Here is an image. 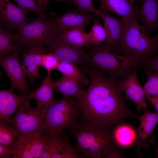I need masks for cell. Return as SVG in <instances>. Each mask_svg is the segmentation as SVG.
Instances as JSON below:
<instances>
[{"label":"cell","mask_w":158,"mask_h":158,"mask_svg":"<svg viewBox=\"0 0 158 158\" xmlns=\"http://www.w3.org/2000/svg\"><path fill=\"white\" fill-rule=\"evenodd\" d=\"M81 70L90 81L82 96L75 101L82 122L112 130L124 120L135 117L125 103L118 78L107 77L97 69L84 67Z\"/></svg>","instance_id":"obj_1"},{"label":"cell","mask_w":158,"mask_h":158,"mask_svg":"<svg viewBox=\"0 0 158 158\" xmlns=\"http://www.w3.org/2000/svg\"><path fill=\"white\" fill-rule=\"evenodd\" d=\"M111 131L83 122H77L69 133L75 138L76 152L84 157L99 158L104 157L116 147Z\"/></svg>","instance_id":"obj_2"},{"label":"cell","mask_w":158,"mask_h":158,"mask_svg":"<svg viewBox=\"0 0 158 158\" xmlns=\"http://www.w3.org/2000/svg\"><path fill=\"white\" fill-rule=\"evenodd\" d=\"M87 51L83 67L97 69L116 78H127L135 70L143 66L138 59L111 53L91 44Z\"/></svg>","instance_id":"obj_3"},{"label":"cell","mask_w":158,"mask_h":158,"mask_svg":"<svg viewBox=\"0 0 158 158\" xmlns=\"http://www.w3.org/2000/svg\"><path fill=\"white\" fill-rule=\"evenodd\" d=\"M158 53V35L151 38L137 20L126 24L119 47L115 53L135 57L143 66Z\"/></svg>","instance_id":"obj_4"},{"label":"cell","mask_w":158,"mask_h":158,"mask_svg":"<svg viewBox=\"0 0 158 158\" xmlns=\"http://www.w3.org/2000/svg\"><path fill=\"white\" fill-rule=\"evenodd\" d=\"M74 99L63 96L45 109L46 128L48 134L59 132L66 128L71 129L75 126L80 112L75 105Z\"/></svg>","instance_id":"obj_5"},{"label":"cell","mask_w":158,"mask_h":158,"mask_svg":"<svg viewBox=\"0 0 158 158\" xmlns=\"http://www.w3.org/2000/svg\"><path fill=\"white\" fill-rule=\"evenodd\" d=\"M53 16L38 15L37 18L22 27L17 33L22 45L47 46L53 42L57 35L53 28Z\"/></svg>","instance_id":"obj_6"},{"label":"cell","mask_w":158,"mask_h":158,"mask_svg":"<svg viewBox=\"0 0 158 158\" xmlns=\"http://www.w3.org/2000/svg\"><path fill=\"white\" fill-rule=\"evenodd\" d=\"M45 110L37 106L31 107L27 100L20 105L15 115L6 124L13 127L20 134L46 130Z\"/></svg>","instance_id":"obj_7"},{"label":"cell","mask_w":158,"mask_h":158,"mask_svg":"<svg viewBox=\"0 0 158 158\" xmlns=\"http://www.w3.org/2000/svg\"><path fill=\"white\" fill-rule=\"evenodd\" d=\"M49 135L46 130L20 134L12 147V158H39Z\"/></svg>","instance_id":"obj_8"},{"label":"cell","mask_w":158,"mask_h":158,"mask_svg":"<svg viewBox=\"0 0 158 158\" xmlns=\"http://www.w3.org/2000/svg\"><path fill=\"white\" fill-rule=\"evenodd\" d=\"M64 130L49 134L40 158H83L77 154Z\"/></svg>","instance_id":"obj_9"},{"label":"cell","mask_w":158,"mask_h":158,"mask_svg":"<svg viewBox=\"0 0 158 158\" xmlns=\"http://www.w3.org/2000/svg\"><path fill=\"white\" fill-rule=\"evenodd\" d=\"M19 52L17 51L10 55L0 56V64L11 80L10 88L13 89L17 88L21 95H28L30 90L26 81V75L18 59Z\"/></svg>","instance_id":"obj_10"},{"label":"cell","mask_w":158,"mask_h":158,"mask_svg":"<svg viewBox=\"0 0 158 158\" xmlns=\"http://www.w3.org/2000/svg\"><path fill=\"white\" fill-rule=\"evenodd\" d=\"M99 11L97 15L103 22L106 35L105 44L102 47L105 49L115 53L119 47L125 22L123 19L116 18L106 11Z\"/></svg>","instance_id":"obj_11"},{"label":"cell","mask_w":158,"mask_h":158,"mask_svg":"<svg viewBox=\"0 0 158 158\" xmlns=\"http://www.w3.org/2000/svg\"><path fill=\"white\" fill-rule=\"evenodd\" d=\"M47 46L49 52L53 54L60 62L73 63L80 69L84 66L87 51L86 47L71 46L57 37Z\"/></svg>","instance_id":"obj_12"},{"label":"cell","mask_w":158,"mask_h":158,"mask_svg":"<svg viewBox=\"0 0 158 158\" xmlns=\"http://www.w3.org/2000/svg\"><path fill=\"white\" fill-rule=\"evenodd\" d=\"M49 52L44 46L34 45L28 47L22 53V68L34 87L35 80L43 78L39 71L41 59L44 54Z\"/></svg>","instance_id":"obj_13"},{"label":"cell","mask_w":158,"mask_h":158,"mask_svg":"<svg viewBox=\"0 0 158 158\" xmlns=\"http://www.w3.org/2000/svg\"><path fill=\"white\" fill-rule=\"evenodd\" d=\"M53 16V25L55 32L57 33L64 30L75 28L85 30L86 26L90 25V21L98 16L94 13L88 14L81 13L77 10H68L63 15L57 17Z\"/></svg>","instance_id":"obj_14"},{"label":"cell","mask_w":158,"mask_h":158,"mask_svg":"<svg viewBox=\"0 0 158 158\" xmlns=\"http://www.w3.org/2000/svg\"><path fill=\"white\" fill-rule=\"evenodd\" d=\"M24 12L9 0H0V18L1 24L9 30L18 31L29 21Z\"/></svg>","instance_id":"obj_15"},{"label":"cell","mask_w":158,"mask_h":158,"mask_svg":"<svg viewBox=\"0 0 158 158\" xmlns=\"http://www.w3.org/2000/svg\"><path fill=\"white\" fill-rule=\"evenodd\" d=\"M138 70H134L127 78L119 81L118 85L120 90L125 92V98L135 102L139 112L142 108H147V105L143 88L137 77Z\"/></svg>","instance_id":"obj_16"},{"label":"cell","mask_w":158,"mask_h":158,"mask_svg":"<svg viewBox=\"0 0 158 158\" xmlns=\"http://www.w3.org/2000/svg\"><path fill=\"white\" fill-rule=\"evenodd\" d=\"M140 7L136 6L137 18L142 23L143 31L149 35L153 30L158 29V0H140Z\"/></svg>","instance_id":"obj_17"},{"label":"cell","mask_w":158,"mask_h":158,"mask_svg":"<svg viewBox=\"0 0 158 158\" xmlns=\"http://www.w3.org/2000/svg\"><path fill=\"white\" fill-rule=\"evenodd\" d=\"M28 95L15 94L11 89L0 91V121L7 124L20 105L28 100Z\"/></svg>","instance_id":"obj_18"},{"label":"cell","mask_w":158,"mask_h":158,"mask_svg":"<svg viewBox=\"0 0 158 158\" xmlns=\"http://www.w3.org/2000/svg\"><path fill=\"white\" fill-rule=\"evenodd\" d=\"M101 6L98 9L112 12L121 16L126 24L137 20L136 7L128 0H99Z\"/></svg>","instance_id":"obj_19"},{"label":"cell","mask_w":158,"mask_h":158,"mask_svg":"<svg viewBox=\"0 0 158 158\" xmlns=\"http://www.w3.org/2000/svg\"><path fill=\"white\" fill-rule=\"evenodd\" d=\"M55 89V83L52 79L51 73L47 72L40 87L28 95V99H35L36 106L45 109L56 100L53 97Z\"/></svg>","instance_id":"obj_20"},{"label":"cell","mask_w":158,"mask_h":158,"mask_svg":"<svg viewBox=\"0 0 158 158\" xmlns=\"http://www.w3.org/2000/svg\"><path fill=\"white\" fill-rule=\"evenodd\" d=\"M144 114L141 116H135L138 119L140 124L139 127L137 142L138 145L146 149L148 147L147 142L148 137L153 136L154 128L158 123V113H152L147 108L145 109Z\"/></svg>","instance_id":"obj_21"},{"label":"cell","mask_w":158,"mask_h":158,"mask_svg":"<svg viewBox=\"0 0 158 158\" xmlns=\"http://www.w3.org/2000/svg\"><path fill=\"white\" fill-rule=\"evenodd\" d=\"M58 37L70 45L77 48L89 47L91 44L85 30L75 28L63 30L57 33Z\"/></svg>","instance_id":"obj_22"},{"label":"cell","mask_w":158,"mask_h":158,"mask_svg":"<svg viewBox=\"0 0 158 158\" xmlns=\"http://www.w3.org/2000/svg\"><path fill=\"white\" fill-rule=\"evenodd\" d=\"M55 85L56 93H61L63 97H71L75 100L80 98L84 91L80 88L76 80L63 75Z\"/></svg>","instance_id":"obj_23"},{"label":"cell","mask_w":158,"mask_h":158,"mask_svg":"<svg viewBox=\"0 0 158 158\" xmlns=\"http://www.w3.org/2000/svg\"><path fill=\"white\" fill-rule=\"evenodd\" d=\"M19 35L13 33L4 29L1 24L0 26V56L8 55L15 51H20L22 46Z\"/></svg>","instance_id":"obj_24"},{"label":"cell","mask_w":158,"mask_h":158,"mask_svg":"<svg viewBox=\"0 0 158 158\" xmlns=\"http://www.w3.org/2000/svg\"><path fill=\"white\" fill-rule=\"evenodd\" d=\"M115 145L122 147L131 145L135 140L136 134L134 130L126 125L118 124L111 131Z\"/></svg>","instance_id":"obj_25"},{"label":"cell","mask_w":158,"mask_h":158,"mask_svg":"<svg viewBox=\"0 0 158 158\" xmlns=\"http://www.w3.org/2000/svg\"><path fill=\"white\" fill-rule=\"evenodd\" d=\"M62 75L76 80L80 87H83L89 83V80L85 78L86 75L75 65L70 63L59 62L56 69Z\"/></svg>","instance_id":"obj_26"},{"label":"cell","mask_w":158,"mask_h":158,"mask_svg":"<svg viewBox=\"0 0 158 158\" xmlns=\"http://www.w3.org/2000/svg\"><path fill=\"white\" fill-rule=\"evenodd\" d=\"M7 125L0 121V145L12 148L20 133L13 127Z\"/></svg>","instance_id":"obj_27"},{"label":"cell","mask_w":158,"mask_h":158,"mask_svg":"<svg viewBox=\"0 0 158 158\" xmlns=\"http://www.w3.org/2000/svg\"><path fill=\"white\" fill-rule=\"evenodd\" d=\"M97 17L93 19L94 23L88 35L91 44L101 47L103 46L102 43L105 40L106 35L104 27L100 23V19Z\"/></svg>","instance_id":"obj_28"},{"label":"cell","mask_w":158,"mask_h":158,"mask_svg":"<svg viewBox=\"0 0 158 158\" xmlns=\"http://www.w3.org/2000/svg\"><path fill=\"white\" fill-rule=\"evenodd\" d=\"M18 6L26 14L30 12H34L38 15L45 14L47 5L41 0H14Z\"/></svg>","instance_id":"obj_29"},{"label":"cell","mask_w":158,"mask_h":158,"mask_svg":"<svg viewBox=\"0 0 158 158\" xmlns=\"http://www.w3.org/2000/svg\"><path fill=\"white\" fill-rule=\"evenodd\" d=\"M144 72L147 77L143 87L145 97H158V72L145 68Z\"/></svg>","instance_id":"obj_30"},{"label":"cell","mask_w":158,"mask_h":158,"mask_svg":"<svg viewBox=\"0 0 158 158\" xmlns=\"http://www.w3.org/2000/svg\"><path fill=\"white\" fill-rule=\"evenodd\" d=\"M59 61L56 56L49 52L42 56L41 66L45 69L47 72L51 73L53 70H56Z\"/></svg>","instance_id":"obj_31"},{"label":"cell","mask_w":158,"mask_h":158,"mask_svg":"<svg viewBox=\"0 0 158 158\" xmlns=\"http://www.w3.org/2000/svg\"><path fill=\"white\" fill-rule=\"evenodd\" d=\"M92 1V0H74L73 4L76 7V10L79 12L86 14L91 12L97 15L99 10L94 7Z\"/></svg>","instance_id":"obj_32"},{"label":"cell","mask_w":158,"mask_h":158,"mask_svg":"<svg viewBox=\"0 0 158 158\" xmlns=\"http://www.w3.org/2000/svg\"><path fill=\"white\" fill-rule=\"evenodd\" d=\"M13 155L12 148L0 145V158H12Z\"/></svg>","instance_id":"obj_33"},{"label":"cell","mask_w":158,"mask_h":158,"mask_svg":"<svg viewBox=\"0 0 158 158\" xmlns=\"http://www.w3.org/2000/svg\"><path fill=\"white\" fill-rule=\"evenodd\" d=\"M145 68L152 71L158 72V55L152 58L149 61L143 66Z\"/></svg>","instance_id":"obj_34"},{"label":"cell","mask_w":158,"mask_h":158,"mask_svg":"<svg viewBox=\"0 0 158 158\" xmlns=\"http://www.w3.org/2000/svg\"><path fill=\"white\" fill-rule=\"evenodd\" d=\"M155 107L156 111L158 113V97H153L151 96L145 97Z\"/></svg>","instance_id":"obj_35"},{"label":"cell","mask_w":158,"mask_h":158,"mask_svg":"<svg viewBox=\"0 0 158 158\" xmlns=\"http://www.w3.org/2000/svg\"><path fill=\"white\" fill-rule=\"evenodd\" d=\"M154 137H152V138H151V139L149 140V141L150 142L152 143L153 144V145L154 146L155 149H156L157 152V157L158 158V147H157V146L154 143Z\"/></svg>","instance_id":"obj_36"},{"label":"cell","mask_w":158,"mask_h":158,"mask_svg":"<svg viewBox=\"0 0 158 158\" xmlns=\"http://www.w3.org/2000/svg\"><path fill=\"white\" fill-rule=\"evenodd\" d=\"M74 0H60V1L66 2L67 4H73Z\"/></svg>","instance_id":"obj_37"},{"label":"cell","mask_w":158,"mask_h":158,"mask_svg":"<svg viewBox=\"0 0 158 158\" xmlns=\"http://www.w3.org/2000/svg\"><path fill=\"white\" fill-rule=\"evenodd\" d=\"M45 4H47V3L49 1L52 0H41ZM57 1H60V0H55Z\"/></svg>","instance_id":"obj_38"},{"label":"cell","mask_w":158,"mask_h":158,"mask_svg":"<svg viewBox=\"0 0 158 158\" xmlns=\"http://www.w3.org/2000/svg\"><path fill=\"white\" fill-rule=\"evenodd\" d=\"M130 4L132 5H133L134 4L136 1H140V0H128Z\"/></svg>","instance_id":"obj_39"},{"label":"cell","mask_w":158,"mask_h":158,"mask_svg":"<svg viewBox=\"0 0 158 158\" xmlns=\"http://www.w3.org/2000/svg\"><path fill=\"white\" fill-rule=\"evenodd\" d=\"M157 17H158V15Z\"/></svg>","instance_id":"obj_40"}]
</instances>
